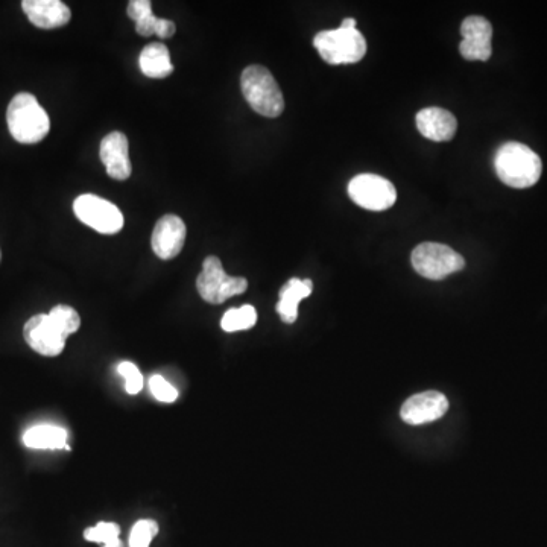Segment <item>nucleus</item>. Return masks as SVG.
Here are the masks:
<instances>
[{
  "mask_svg": "<svg viewBox=\"0 0 547 547\" xmlns=\"http://www.w3.org/2000/svg\"><path fill=\"white\" fill-rule=\"evenodd\" d=\"M494 169L506 186L528 189L540 180L543 165L540 157L529 146L508 142L497 149Z\"/></svg>",
  "mask_w": 547,
  "mask_h": 547,
  "instance_id": "f257e3e1",
  "label": "nucleus"
},
{
  "mask_svg": "<svg viewBox=\"0 0 547 547\" xmlns=\"http://www.w3.org/2000/svg\"><path fill=\"white\" fill-rule=\"evenodd\" d=\"M314 46L321 58L332 66L359 63L367 54V40L356 29V20L351 17L339 28L321 31L314 38Z\"/></svg>",
  "mask_w": 547,
  "mask_h": 547,
  "instance_id": "f03ea898",
  "label": "nucleus"
},
{
  "mask_svg": "<svg viewBox=\"0 0 547 547\" xmlns=\"http://www.w3.org/2000/svg\"><path fill=\"white\" fill-rule=\"evenodd\" d=\"M8 130L19 143L34 145L42 142L51 130V119L45 108L31 93L14 96L7 110Z\"/></svg>",
  "mask_w": 547,
  "mask_h": 547,
  "instance_id": "7ed1b4c3",
  "label": "nucleus"
},
{
  "mask_svg": "<svg viewBox=\"0 0 547 547\" xmlns=\"http://www.w3.org/2000/svg\"><path fill=\"white\" fill-rule=\"evenodd\" d=\"M241 87L248 104L260 116L279 117L285 110L282 90L266 67L248 66L242 72Z\"/></svg>",
  "mask_w": 547,
  "mask_h": 547,
  "instance_id": "20e7f679",
  "label": "nucleus"
},
{
  "mask_svg": "<svg viewBox=\"0 0 547 547\" xmlns=\"http://www.w3.org/2000/svg\"><path fill=\"white\" fill-rule=\"evenodd\" d=\"M412 266L424 279L444 280L450 274L464 269L465 260L447 245L424 242L418 245L411 256Z\"/></svg>",
  "mask_w": 547,
  "mask_h": 547,
  "instance_id": "39448f33",
  "label": "nucleus"
},
{
  "mask_svg": "<svg viewBox=\"0 0 547 547\" xmlns=\"http://www.w3.org/2000/svg\"><path fill=\"white\" fill-rule=\"evenodd\" d=\"M247 288L248 282L244 277L227 276L218 257L210 256L204 260L203 271L197 279V289L207 303L222 304L234 295L244 294Z\"/></svg>",
  "mask_w": 547,
  "mask_h": 547,
  "instance_id": "423d86ee",
  "label": "nucleus"
},
{
  "mask_svg": "<svg viewBox=\"0 0 547 547\" xmlns=\"http://www.w3.org/2000/svg\"><path fill=\"white\" fill-rule=\"evenodd\" d=\"M348 197L370 212L391 209L397 201V190L391 181L380 175L361 174L348 184Z\"/></svg>",
  "mask_w": 547,
  "mask_h": 547,
  "instance_id": "0eeeda50",
  "label": "nucleus"
},
{
  "mask_svg": "<svg viewBox=\"0 0 547 547\" xmlns=\"http://www.w3.org/2000/svg\"><path fill=\"white\" fill-rule=\"evenodd\" d=\"M76 218L101 234H116L124 228V215L113 203L86 193L73 203Z\"/></svg>",
  "mask_w": 547,
  "mask_h": 547,
  "instance_id": "6e6552de",
  "label": "nucleus"
},
{
  "mask_svg": "<svg viewBox=\"0 0 547 547\" xmlns=\"http://www.w3.org/2000/svg\"><path fill=\"white\" fill-rule=\"evenodd\" d=\"M459 52L468 61H488L493 54V26L481 16H470L461 25Z\"/></svg>",
  "mask_w": 547,
  "mask_h": 547,
  "instance_id": "1a4fd4ad",
  "label": "nucleus"
},
{
  "mask_svg": "<svg viewBox=\"0 0 547 547\" xmlns=\"http://www.w3.org/2000/svg\"><path fill=\"white\" fill-rule=\"evenodd\" d=\"M26 344L37 351L38 355L55 358L63 353L66 339L60 330L52 323L48 314H40L32 317L23 329Z\"/></svg>",
  "mask_w": 547,
  "mask_h": 547,
  "instance_id": "9d476101",
  "label": "nucleus"
},
{
  "mask_svg": "<svg viewBox=\"0 0 547 547\" xmlns=\"http://www.w3.org/2000/svg\"><path fill=\"white\" fill-rule=\"evenodd\" d=\"M186 224L177 215H165L152 231V251L162 260H171L181 253L186 241Z\"/></svg>",
  "mask_w": 547,
  "mask_h": 547,
  "instance_id": "9b49d317",
  "label": "nucleus"
},
{
  "mask_svg": "<svg viewBox=\"0 0 547 547\" xmlns=\"http://www.w3.org/2000/svg\"><path fill=\"white\" fill-rule=\"evenodd\" d=\"M447 409H449V402L444 394L438 391H426V393L409 397L400 409V417L405 423L418 426V424L440 420L446 415Z\"/></svg>",
  "mask_w": 547,
  "mask_h": 547,
  "instance_id": "f8f14e48",
  "label": "nucleus"
},
{
  "mask_svg": "<svg viewBox=\"0 0 547 547\" xmlns=\"http://www.w3.org/2000/svg\"><path fill=\"white\" fill-rule=\"evenodd\" d=\"M102 163L107 169L108 177L114 180H128L131 175L130 154H128V139L121 131H114L102 139Z\"/></svg>",
  "mask_w": 547,
  "mask_h": 547,
  "instance_id": "ddd939ff",
  "label": "nucleus"
},
{
  "mask_svg": "<svg viewBox=\"0 0 547 547\" xmlns=\"http://www.w3.org/2000/svg\"><path fill=\"white\" fill-rule=\"evenodd\" d=\"M23 11L29 22L40 29H57L72 19L69 7L60 0H25Z\"/></svg>",
  "mask_w": 547,
  "mask_h": 547,
  "instance_id": "4468645a",
  "label": "nucleus"
},
{
  "mask_svg": "<svg viewBox=\"0 0 547 547\" xmlns=\"http://www.w3.org/2000/svg\"><path fill=\"white\" fill-rule=\"evenodd\" d=\"M417 128L421 136L432 142H449L455 137L458 121L444 108H424L418 111Z\"/></svg>",
  "mask_w": 547,
  "mask_h": 547,
  "instance_id": "2eb2a0df",
  "label": "nucleus"
},
{
  "mask_svg": "<svg viewBox=\"0 0 547 547\" xmlns=\"http://www.w3.org/2000/svg\"><path fill=\"white\" fill-rule=\"evenodd\" d=\"M314 291V283L310 279H291L280 289V300L277 303V314L283 323L294 324L298 318V304L309 297Z\"/></svg>",
  "mask_w": 547,
  "mask_h": 547,
  "instance_id": "dca6fc26",
  "label": "nucleus"
},
{
  "mask_svg": "<svg viewBox=\"0 0 547 547\" xmlns=\"http://www.w3.org/2000/svg\"><path fill=\"white\" fill-rule=\"evenodd\" d=\"M140 70L152 80H163L174 72L169 49L163 43H149L139 58Z\"/></svg>",
  "mask_w": 547,
  "mask_h": 547,
  "instance_id": "f3484780",
  "label": "nucleus"
},
{
  "mask_svg": "<svg viewBox=\"0 0 547 547\" xmlns=\"http://www.w3.org/2000/svg\"><path fill=\"white\" fill-rule=\"evenodd\" d=\"M23 444L29 449L37 450H70L67 446L66 429L52 424H40L31 427L23 434Z\"/></svg>",
  "mask_w": 547,
  "mask_h": 547,
  "instance_id": "a211bd4d",
  "label": "nucleus"
},
{
  "mask_svg": "<svg viewBox=\"0 0 547 547\" xmlns=\"http://www.w3.org/2000/svg\"><path fill=\"white\" fill-rule=\"evenodd\" d=\"M257 312L253 306L238 307V309H230L225 312L222 317L221 327L224 332L233 333L248 330L256 326Z\"/></svg>",
  "mask_w": 547,
  "mask_h": 547,
  "instance_id": "6ab92c4d",
  "label": "nucleus"
},
{
  "mask_svg": "<svg viewBox=\"0 0 547 547\" xmlns=\"http://www.w3.org/2000/svg\"><path fill=\"white\" fill-rule=\"evenodd\" d=\"M136 31L142 37H151L155 34L160 38H171L177 31V25L172 20L159 19L149 13L137 20Z\"/></svg>",
  "mask_w": 547,
  "mask_h": 547,
  "instance_id": "aec40b11",
  "label": "nucleus"
},
{
  "mask_svg": "<svg viewBox=\"0 0 547 547\" xmlns=\"http://www.w3.org/2000/svg\"><path fill=\"white\" fill-rule=\"evenodd\" d=\"M48 315L64 338H69L80 329L81 318L73 307L60 304V306H55Z\"/></svg>",
  "mask_w": 547,
  "mask_h": 547,
  "instance_id": "412c9836",
  "label": "nucleus"
},
{
  "mask_svg": "<svg viewBox=\"0 0 547 547\" xmlns=\"http://www.w3.org/2000/svg\"><path fill=\"white\" fill-rule=\"evenodd\" d=\"M159 534V523L154 520H139L131 529L130 547H149Z\"/></svg>",
  "mask_w": 547,
  "mask_h": 547,
  "instance_id": "4be33fe9",
  "label": "nucleus"
},
{
  "mask_svg": "<svg viewBox=\"0 0 547 547\" xmlns=\"http://www.w3.org/2000/svg\"><path fill=\"white\" fill-rule=\"evenodd\" d=\"M121 535V528L116 523L101 522L93 528H87L84 531V538L92 543H108V541L116 540Z\"/></svg>",
  "mask_w": 547,
  "mask_h": 547,
  "instance_id": "5701e85b",
  "label": "nucleus"
},
{
  "mask_svg": "<svg viewBox=\"0 0 547 547\" xmlns=\"http://www.w3.org/2000/svg\"><path fill=\"white\" fill-rule=\"evenodd\" d=\"M117 371H119V374L125 379V389H127L128 394L136 396V394H139L140 391H142L143 376L142 373H140L139 368H137V365H134L133 362H122V364L117 367Z\"/></svg>",
  "mask_w": 547,
  "mask_h": 547,
  "instance_id": "b1692460",
  "label": "nucleus"
},
{
  "mask_svg": "<svg viewBox=\"0 0 547 547\" xmlns=\"http://www.w3.org/2000/svg\"><path fill=\"white\" fill-rule=\"evenodd\" d=\"M152 396L159 402L174 403L178 399V391L162 376H152L149 380Z\"/></svg>",
  "mask_w": 547,
  "mask_h": 547,
  "instance_id": "393cba45",
  "label": "nucleus"
},
{
  "mask_svg": "<svg viewBox=\"0 0 547 547\" xmlns=\"http://www.w3.org/2000/svg\"><path fill=\"white\" fill-rule=\"evenodd\" d=\"M128 17L133 19L134 22L140 19V17L146 16V14L152 13V4L149 0H133L128 4Z\"/></svg>",
  "mask_w": 547,
  "mask_h": 547,
  "instance_id": "a878e982",
  "label": "nucleus"
},
{
  "mask_svg": "<svg viewBox=\"0 0 547 547\" xmlns=\"http://www.w3.org/2000/svg\"><path fill=\"white\" fill-rule=\"evenodd\" d=\"M104 547H124V543H122L121 538H116V540H111L108 541V543H105Z\"/></svg>",
  "mask_w": 547,
  "mask_h": 547,
  "instance_id": "bb28decb",
  "label": "nucleus"
},
{
  "mask_svg": "<svg viewBox=\"0 0 547 547\" xmlns=\"http://www.w3.org/2000/svg\"><path fill=\"white\" fill-rule=\"evenodd\" d=\"M0 260H2V253H0Z\"/></svg>",
  "mask_w": 547,
  "mask_h": 547,
  "instance_id": "cd10ccee",
  "label": "nucleus"
}]
</instances>
